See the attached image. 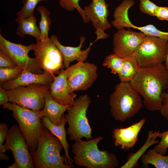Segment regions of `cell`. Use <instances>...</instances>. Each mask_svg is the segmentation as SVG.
I'll return each instance as SVG.
<instances>
[{"instance_id":"6da1fadb","label":"cell","mask_w":168,"mask_h":168,"mask_svg":"<svg viewBox=\"0 0 168 168\" xmlns=\"http://www.w3.org/2000/svg\"><path fill=\"white\" fill-rule=\"evenodd\" d=\"M129 82L142 96L144 104L148 110H160L162 93L168 88V72L164 64L141 67Z\"/></svg>"},{"instance_id":"7a4b0ae2","label":"cell","mask_w":168,"mask_h":168,"mask_svg":"<svg viewBox=\"0 0 168 168\" xmlns=\"http://www.w3.org/2000/svg\"><path fill=\"white\" fill-rule=\"evenodd\" d=\"M104 137L99 136L86 141L80 140L72 146L73 160L77 166L87 168H115L119 162L114 153L98 148V143Z\"/></svg>"},{"instance_id":"3957f363","label":"cell","mask_w":168,"mask_h":168,"mask_svg":"<svg viewBox=\"0 0 168 168\" xmlns=\"http://www.w3.org/2000/svg\"><path fill=\"white\" fill-rule=\"evenodd\" d=\"M109 103L113 117L122 122L135 116L143 105L139 94L130 82H122L116 85L110 96Z\"/></svg>"},{"instance_id":"277c9868","label":"cell","mask_w":168,"mask_h":168,"mask_svg":"<svg viewBox=\"0 0 168 168\" xmlns=\"http://www.w3.org/2000/svg\"><path fill=\"white\" fill-rule=\"evenodd\" d=\"M63 145L46 128H44L36 149L30 151L35 168H72L74 166L67 165L65 156H61Z\"/></svg>"},{"instance_id":"5b68a950","label":"cell","mask_w":168,"mask_h":168,"mask_svg":"<svg viewBox=\"0 0 168 168\" xmlns=\"http://www.w3.org/2000/svg\"><path fill=\"white\" fill-rule=\"evenodd\" d=\"M2 107L12 111L29 150H35L45 128L41 121L42 115L39 112L13 103L8 102Z\"/></svg>"},{"instance_id":"8992f818","label":"cell","mask_w":168,"mask_h":168,"mask_svg":"<svg viewBox=\"0 0 168 168\" xmlns=\"http://www.w3.org/2000/svg\"><path fill=\"white\" fill-rule=\"evenodd\" d=\"M91 102L89 96L85 94L75 100V104L67 110L65 115L68 124L67 132L70 140L76 142L82 138H93L86 116L87 110Z\"/></svg>"},{"instance_id":"52a82bcc","label":"cell","mask_w":168,"mask_h":168,"mask_svg":"<svg viewBox=\"0 0 168 168\" xmlns=\"http://www.w3.org/2000/svg\"><path fill=\"white\" fill-rule=\"evenodd\" d=\"M12 103L39 112L45 105L44 98L51 94L50 85L32 84L7 91Z\"/></svg>"},{"instance_id":"ba28073f","label":"cell","mask_w":168,"mask_h":168,"mask_svg":"<svg viewBox=\"0 0 168 168\" xmlns=\"http://www.w3.org/2000/svg\"><path fill=\"white\" fill-rule=\"evenodd\" d=\"M168 41L152 36L146 35L132 54L141 67L162 63Z\"/></svg>"},{"instance_id":"9c48e42d","label":"cell","mask_w":168,"mask_h":168,"mask_svg":"<svg viewBox=\"0 0 168 168\" xmlns=\"http://www.w3.org/2000/svg\"><path fill=\"white\" fill-rule=\"evenodd\" d=\"M36 42L33 50L40 68L43 72L58 75L63 68V58L60 51L50 38Z\"/></svg>"},{"instance_id":"30bf717a","label":"cell","mask_w":168,"mask_h":168,"mask_svg":"<svg viewBox=\"0 0 168 168\" xmlns=\"http://www.w3.org/2000/svg\"><path fill=\"white\" fill-rule=\"evenodd\" d=\"M34 43L28 46L11 42L0 34V49L9 56L17 65L23 69L35 74H40L43 71L40 68L37 60L31 58L28 54L33 50Z\"/></svg>"},{"instance_id":"8fae6325","label":"cell","mask_w":168,"mask_h":168,"mask_svg":"<svg viewBox=\"0 0 168 168\" xmlns=\"http://www.w3.org/2000/svg\"><path fill=\"white\" fill-rule=\"evenodd\" d=\"M25 140L19 126L12 125L8 130L1 152L11 150L19 168H35Z\"/></svg>"},{"instance_id":"7c38bea8","label":"cell","mask_w":168,"mask_h":168,"mask_svg":"<svg viewBox=\"0 0 168 168\" xmlns=\"http://www.w3.org/2000/svg\"><path fill=\"white\" fill-rule=\"evenodd\" d=\"M97 66L94 63L80 61L66 69L68 84L72 92L86 91L96 79Z\"/></svg>"},{"instance_id":"4fadbf2b","label":"cell","mask_w":168,"mask_h":168,"mask_svg":"<svg viewBox=\"0 0 168 168\" xmlns=\"http://www.w3.org/2000/svg\"><path fill=\"white\" fill-rule=\"evenodd\" d=\"M134 4L133 0H124L114 12V19L111 21V25L117 29L132 28L139 30L146 35L154 36L168 41V32L161 31L152 24L139 27L131 22L128 16V11Z\"/></svg>"},{"instance_id":"5bb4252c","label":"cell","mask_w":168,"mask_h":168,"mask_svg":"<svg viewBox=\"0 0 168 168\" xmlns=\"http://www.w3.org/2000/svg\"><path fill=\"white\" fill-rule=\"evenodd\" d=\"M88 6L84 7L87 18L94 27L96 39L94 42L101 39L107 38L109 35L105 31L110 29L112 25L107 20L109 14L108 7L110 5L105 0H91Z\"/></svg>"},{"instance_id":"9a60e30c","label":"cell","mask_w":168,"mask_h":168,"mask_svg":"<svg viewBox=\"0 0 168 168\" xmlns=\"http://www.w3.org/2000/svg\"><path fill=\"white\" fill-rule=\"evenodd\" d=\"M146 36L129 29H118L113 36V53L121 58L132 54Z\"/></svg>"},{"instance_id":"2e32d148","label":"cell","mask_w":168,"mask_h":168,"mask_svg":"<svg viewBox=\"0 0 168 168\" xmlns=\"http://www.w3.org/2000/svg\"><path fill=\"white\" fill-rule=\"evenodd\" d=\"M68 75L66 69L62 68L59 74L55 76L50 84L51 94L53 99L64 105H73L77 95L71 90L67 82Z\"/></svg>"},{"instance_id":"e0dca14e","label":"cell","mask_w":168,"mask_h":168,"mask_svg":"<svg viewBox=\"0 0 168 168\" xmlns=\"http://www.w3.org/2000/svg\"><path fill=\"white\" fill-rule=\"evenodd\" d=\"M145 122L143 118L127 127L113 129L112 136L114 146L120 147L122 150H128L133 147L137 142L139 133Z\"/></svg>"},{"instance_id":"ac0fdd59","label":"cell","mask_w":168,"mask_h":168,"mask_svg":"<svg viewBox=\"0 0 168 168\" xmlns=\"http://www.w3.org/2000/svg\"><path fill=\"white\" fill-rule=\"evenodd\" d=\"M55 76L50 72H43L42 74L33 73L23 69L22 73L15 79L4 82L1 86L6 91H8L20 86L32 84L50 85L54 81Z\"/></svg>"},{"instance_id":"d6986e66","label":"cell","mask_w":168,"mask_h":168,"mask_svg":"<svg viewBox=\"0 0 168 168\" xmlns=\"http://www.w3.org/2000/svg\"><path fill=\"white\" fill-rule=\"evenodd\" d=\"M50 39L61 53L63 58V68H67L69 67L71 62L76 60L78 62L85 61L88 57L91 50V47L94 42L91 43L89 46L86 50H81L83 44L85 40V38L81 36L79 45L76 47L65 46L62 45L58 40L57 36L51 35Z\"/></svg>"},{"instance_id":"ffe728a7","label":"cell","mask_w":168,"mask_h":168,"mask_svg":"<svg viewBox=\"0 0 168 168\" xmlns=\"http://www.w3.org/2000/svg\"><path fill=\"white\" fill-rule=\"evenodd\" d=\"M41 121L44 127L47 128L52 134L56 137L63 145L65 153V164L67 165L74 166L72 164L73 160L70 157L69 154L68 149L70 148L66 138V132L65 126L67 122L65 114H63L62 115V123L59 125L53 124L46 116H42Z\"/></svg>"},{"instance_id":"44dd1931","label":"cell","mask_w":168,"mask_h":168,"mask_svg":"<svg viewBox=\"0 0 168 168\" xmlns=\"http://www.w3.org/2000/svg\"><path fill=\"white\" fill-rule=\"evenodd\" d=\"M44 101V106L39 111L40 113L42 116L48 117L53 124L56 125H60L62 115L72 105H62L54 100L51 94L45 96Z\"/></svg>"},{"instance_id":"7402d4cb","label":"cell","mask_w":168,"mask_h":168,"mask_svg":"<svg viewBox=\"0 0 168 168\" xmlns=\"http://www.w3.org/2000/svg\"><path fill=\"white\" fill-rule=\"evenodd\" d=\"M18 24L16 34L21 37L26 35L34 37L36 41L41 40V32L36 25V18L34 16L26 18L18 17L15 19Z\"/></svg>"},{"instance_id":"603a6c76","label":"cell","mask_w":168,"mask_h":168,"mask_svg":"<svg viewBox=\"0 0 168 168\" xmlns=\"http://www.w3.org/2000/svg\"><path fill=\"white\" fill-rule=\"evenodd\" d=\"M124 58L122 65L118 75L120 82H130L141 67L137 59L132 54Z\"/></svg>"},{"instance_id":"cb8c5ba5","label":"cell","mask_w":168,"mask_h":168,"mask_svg":"<svg viewBox=\"0 0 168 168\" xmlns=\"http://www.w3.org/2000/svg\"><path fill=\"white\" fill-rule=\"evenodd\" d=\"M160 133V130L154 132L153 130L148 132L147 139L144 145L138 151L129 155L127 162L120 168H132L136 165L137 161L147 149L153 144L158 143L159 140H156Z\"/></svg>"},{"instance_id":"d4e9b609","label":"cell","mask_w":168,"mask_h":168,"mask_svg":"<svg viewBox=\"0 0 168 168\" xmlns=\"http://www.w3.org/2000/svg\"><path fill=\"white\" fill-rule=\"evenodd\" d=\"M142 168H148L151 164L156 168H168V155H162L154 149L149 150L141 157Z\"/></svg>"},{"instance_id":"484cf974","label":"cell","mask_w":168,"mask_h":168,"mask_svg":"<svg viewBox=\"0 0 168 168\" xmlns=\"http://www.w3.org/2000/svg\"><path fill=\"white\" fill-rule=\"evenodd\" d=\"M36 10L40 14V20L39 23L41 32V40H46L49 38L48 33L51 23V20L49 17L50 12L43 6L38 7Z\"/></svg>"},{"instance_id":"4316f807","label":"cell","mask_w":168,"mask_h":168,"mask_svg":"<svg viewBox=\"0 0 168 168\" xmlns=\"http://www.w3.org/2000/svg\"><path fill=\"white\" fill-rule=\"evenodd\" d=\"M124 58L119 57L114 53L107 56L103 61L102 66L110 69L111 73L118 74L122 65Z\"/></svg>"},{"instance_id":"83f0119b","label":"cell","mask_w":168,"mask_h":168,"mask_svg":"<svg viewBox=\"0 0 168 168\" xmlns=\"http://www.w3.org/2000/svg\"><path fill=\"white\" fill-rule=\"evenodd\" d=\"M23 69L16 67H0V84L4 82L13 80L22 72Z\"/></svg>"},{"instance_id":"f1b7e54d","label":"cell","mask_w":168,"mask_h":168,"mask_svg":"<svg viewBox=\"0 0 168 168\" xmlns=\"http://www.w3.org/2000/svg\"><path fill=\"white\" fill-rule=\"evenodd\" d=\"M79 0H61L59 3L63 9L68 11H73L76 9L80 15L83 21L86 24L89 21L86 17L85 11L79 5Z\"/></svg>"},{"instance_id":"f546056e","label":"cell","mask_w":168,"mask_h":168,"mask_svg":"<svg viewBox=\"0 0 168 168\" xmlns=\"http://www.w3.org/2000/svg\"><path fill=\"white\" fill-rule=\"evenodd\" d=\"M40 0H22L23 6L19 11L17 12L18 17L26 18L33 16L34 9Z\"/></svg>"},{"instance_id":"4dcf8cb0","label":"cell","mask_w":168,"mask_h":168,"mask_svg":"<svg viewBox=\"0 0 168 168\" xmlns=\"http://www.w3.org/2000/svg\"><path fill=\"white\" fill-rule=\"evenodd\" d=\"M158 137L161 138L158 144L155 146L154 148L159 153L165 155L168 148V130L160 133Z\"/></svg>"},{"instance_id":"1f68e13d","label":"cell","mask_w":168,"mask_h":168,"mask_svg":"<svg viewBox=\"0 0 168 168\" xmlns=\"http://www.w3.org/2000/svg\"><path fill=\"white\" fill-rule=\"evenodd\" d=\"M141 12L152 16H156V12L158 6L150 0H139Z\"/></svg>"},{"instance_id":"d6a6232c","label":"cell","mask_w":168,"mask_h":168,"mask_svg":"<svg viewBox=\"0 0 168 168\" xmlns=\"http://www.w3.org/2000/svg\"><path fill=\"white\" fill-rule=\"evenodd\" d=\"M18 66L9 56L0 49V67L15 68Z\"/></svg>"},{"instance_id":"836d02e7","label":"cell","mask_w":168,"mask_h":168,"mask_svg":"<svg viewBox=\"0 0 168 168\" xmlns=\"http://www.w3.org/2000/svg\"><path fill=\"white\" fill-rule=\"evenodd\" d=\"M162 104L160 112L161 114L168 121V88L167 92L164 91L161 96Z\"/></svg>"},{"instance_id":"e575fe53","label":"cell","mask_w":168,"mask_h":168,"mask_svg":"<svg viewBox=\"0 0 168 168\" xmlns=\"http://www.w3.org/2000/svg\"><path fill=\"white\" fill-rule=\"evenodd\" d=\"M8 130L7 124L4 123L0 124V152H2L3 147V143L6 139Z\"/></svg>"},{"instance_id":"d590c367","label":"cell","mask_w":168,"mask_h":168,"mask_svg":"<svg viewBox=\"0 0 168 168\" xmlns=\"http://www.w3.org/2000/svg\"><path fill=\"white\" fill-rule=\"evenodd\" d=\"M156 16L160 20L168 21V7L158 6Z\"/></svg>"},{"instance_id":"8d00e7d4","label":"cell","mask_w":168,"mask_h":168,"mask_svg":"<svg viewBox=\"0 0 168 168\" xmlns=\"http://www.w3.org/2000/svg\"><path fill=\"white\" fill-rule=\"evenodd\" d=\"M9 101V97L7 91L0 87V105H4Z\"/></svg>"},{"instance_id":"74e56055","label":"cell","mask_w":168,"mask_h":168,"mask_svg":"<svg viewBox=\"0 0 168 168\" xmlns=\"http://www.w3.org/2000/svg\"><path fill=\"white\" fill-rule=\"evenodd\" d=\"M164 62H165V66L168 72V42L167 44L165 52Z\"/></svg>"},{"instance_id":"f35d334b","label":"cell","mask_w":168,"mask_h":168,"mask_svg":"<svg viewBox=\"0 0 168 168\" xmlns=\"http://www.w3.org/2000/svg\"><path fill=\"white\" fill-rule=\"evenodd\" d=\"M0 159L7 161L9 160V156L6 155L3 152H0Z\"/></svg>"},{"instance_id":"ab89813d","label":"cell","mask_w":168,"mask_h":168,"mask_svg":"<svg viewBox=\"0 0 168 168\" xmlns=\"http://www.w3.org/2000/svg\"><path fill=\"white\" fill-rule=\"evenodd\" d=\"M7 168H19V167L16 162H15L10 166L7 167Z\"/></svg>"},{"instance_id":"60d3db41","label":"cell","mask_w":168,"mask_h":168,"mask_svg":"<svg viewBox=\"0 0 168 168\" xmlns=\"http://www.w3.org/2000/svg\"><path fill=\"white\" fill-rule=\"evenodd\" d=\"M45 0H40L41 1H45Z\"/></svg>"}]
</instances>
